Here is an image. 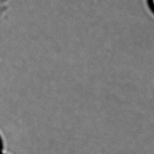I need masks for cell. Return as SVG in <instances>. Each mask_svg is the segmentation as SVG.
<instances>
[{
	"mask_svg": "<svg viewBox=\"0 0 154 154\" xmlns=\"http://www.w3.org/2000/svg\"><path fill=\"white\" fill-rule=\"evenodd\" d=\"M147 2L150 10L154 13V0H147Z\"/></svg>",
	"mask_w": 154,
	"mask_h": 154,
	"instance_id": "6da1fadb",
	"label": "cell"
},
{
	"mask_svg": "<svg viewBox=\"0 0 154 154\" xmlns=\"http://www.w3.org/2000/svg\"><path fill=\"white\" fill-rule=\"evenodd\" d=\"M3 150V144H2V141L1 138H0V154L2 153Z\"/></svg>",
	"mask_w": 154,
	"mask_h": 154,
	"instance_id": "7a4b0ae2",
	"label": "cell"
},
{
	"mask_svg": "<svg viewBox=\"0 0 154 154\" xmlns=\"http://www.w3.org/2000/svg\"><path fill=\"white\" fill-rule=\"evenodd\" d=\"M2 154H3V153H2Z\"/></svg>",
	"mask_w": 154,
	"mask_h": 154,
	"instance_id": "3957f363",
	"label": "cell"
}]
</instances>
